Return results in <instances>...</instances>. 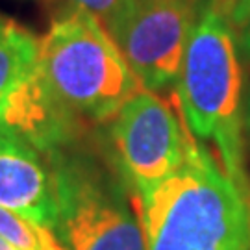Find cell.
I'll use <instances>...</instances> for the list:
<instances>
[{
    "label": "cell",
    "mask_w": 250,
    "mask_h": 250,
    "mask_svg": "<svg viewBox=\"0 0 250 250\" xmlns=\"http://www.w3.org/2000/svg\"><path fill=\"white\" fill-rule=\"evenodd\" d=\"M39 39L15 21L0 17V109L22 82L34 72Z\"/></svg>",
    "instance_id": "obj_8"
},
{
    "label": "cell",
    "mask_w": 250,
    "mask_h": 250,
    "mask_svg": "<svg viewBox=\"0 0 250 250\" xmlns=\"http://www.w3.org/2000/svg\"><path fill=\"white\" fill-rule=\"evenodd\" d=\"M0 208L54 230L58 202L45 154L17 135L0 132Z\"/></svg>",
    "instance_id": "obj_7"
},
{
    "label": "cell",
    "mask_w": 250,
    "mask_h": 250,
    "mask_svg": "<svg viewBox=\"0 0 250 250\" xmlns=\"http://www.w3.org/2000/svg\"><path fill=\"white\" fill-rule=\"evenodd\" d=\"M241 63L232 24L204 0L174 85V100L195 139L211 141L223 170L250 198L241 146Z\"/></svg>",
    "instance_id": "obj_3"
},
{
    "label": "cell",
    "mask_w": 250,
    "mask_h": 250,
    "mask_svg": "<svg viewBox=\"0 0 250 250\" xmlns=\"http://www.w3.org/2000/svg\"><path fill=\"white\" fill-rule=\"evenodd\" d=\"M37 74L48 97L87 130L143 89L104 26L76 8L39 39Z\"/></svg>",
    "instance_id": "obj_4"
},
{
    "label": "cell",
    "mask_w": 250,
    "mask_h": 250,
    "mask_svg": "<svg viewBox=\"0 0 250 250\" xmlns=\"http://www.w3.org/2000/svg\"><path fill=\"white\" fill-rule=\"evenodd\" d=\"M239 34H241V37H239V43H241L243 52H245V56L250 60V19H249V22H247V24L239 30Z\"/></svg>",
    "instance_id": "obj_11"
},
{
    "label": "cell",
    "mask_w": 250,
    "mask_h": 250,
    "mask_svg": "<svg viewBox=\"0 0 250 250\" xmlns=\"http://www.w3.org/2000/svg\"><path fill=\"white\" fill-rule=\"evenodd\" d=\"M46 160L58 202L52 232L63 249L146 250L139 195L111 146L87 135Z\"/></svg>",
    "instance_id": "obj_2"
},
{
    "label": "cell",
    "mask_w": 250,
    "mask_h": 250,
    "mask_svg": "<svg viewBox=\"0 0 250 250\" xmlns=\"http://www.w3.org/2000/svg\"><path fill=\"white\" fill-rule=\"evenodd\" d=\"M132 0H71L76 9L89 13L99 21L107 32V28L125 13Z\"/></svg>",
    "instance_id": "obj_9"
},
{
    "label": "cell",
    "mask_w": 250,
    "mask_h": 250,
    "mask_svg": "<svg viewBox=\"0 0 250 250\" xmlns=\"http://www.w3.org/2000/svg\"><path fill=\"white\" fill-rule=\"evenodd\" d=\"M0 250H17V249H15L13 245H9L4 237H0Z\"/></svg>",
    "instance_id": "obj_13"
},
{
    "label": "cell",
    "mask_w": 250,
    "mask_h": 250,
    "mask_svg": "<svg viewBox=\"0 0 250 250\" xmlns=\"http://www.w3.org/2000/svg\"><path fill=\"white\" fill-rule=\"evenodd\" d=\"M204 0H132L107 28L141 87L163 93L176 85L191 30Z\"/></svg>",
    "instance_id": "obj_6"
},
{
    "label": "cell",
    "mask_w": 250,
    "mask_h": 250,
    "mask_svg": "<svg viewBox=\"0 0 250 250\" xmlns=\"http://www.w3.org/2000/svg\"><path fill=\"white\" fill-rule=\"evenodd\" d=\"M245 125H247V130H249V134H250V95H249V100H247V111H245Z\"/></svg>",
    "instance_id": "obj_12"
},
{
    "label": "cell",
    "mask_w": 250,
    "mask_h": 250,
    "mask_svg": "<svg viewBox=\"0 0 250 250\" xmlns=\"http://www.w3.org/2000/svg\"><path fill=\"white\" fill-rule=\"evenodd\" d=\"M139 206L146 250H250V198L195 137Z\"/></svg>",
    "instance_id": "obj_1"
},
{
    "label": "cell",
    "mask_w": 250,
    "mask_h": 250,
    "mask_svg": "<svg viewBox=\"0 0 250 250\" xmlns=\"http://www.w3.org/2000/svg\"><path fill=\"white\" fill-rule=\"evenodd\" d=\"M233 30H241L250 19V0H215Z\"/></svg>",
    "instance_id": "obj_10"
},
{
    "label": "cell",
    "mask_w": 250,
    "mask_h": 250,
    "mask_svg": "<svg viewBox=\"0 0 250 250\" xmlns=\"http://www.w3.org/2000/svg\"><path fill=\"white\" fill-rule=\"evenodd\" d=\"M107 126L113 156L139 197L178 169L193 141L178 106L146 89L126 100Z\"/></svg>",
    "instance_id": "obj_5"
}]
</instances>
